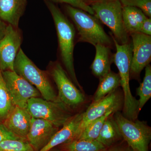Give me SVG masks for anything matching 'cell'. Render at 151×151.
I'll use <instances>...</instances> for the list:
<instances>
[{"mask_svg":"<svg viewBox=\"0 0 151 151\" xmlns=\"http://www.w3.org/2000/svg\"><path fill=\"white\" fill-rule=\"evenodd\" d=\"M2 74L14 106L27 108L30 99L41 96L35 87L14 71H2Z\"/></svg>","mask_w":151,"mask_h":151,"instance_id":"9c48e42d","label":"cell"},{"mask_svg":"<svg viewBox=\"0 0 151 151\" xmlns=\"http://www.w3.org/2000/svg\"><path fill=\"white\" fill-rule=\"evenodd\" d=\"M122 5L139 9L147 17L151 18V0H120Z\"/></svg>","mask_w":151,"mask_h":151,"instance_id":"484cf974","label":"cell"},{"mask_svg":"<svg viewBox=\"0 0 151 151\" xmlns=\"http://www.w3.org/2000/svg\"><path fill=\"white\" fill-rule=\"evenodd\" d=\"M58 130L59 128L48 121L32 117L27 141L35 151H40L48 144Z\"/></svg>","mask_w":151,"mask_h":151,"instance_id":"4fadbf2b","label":"cell"},{"mask_svg":"<svg viewBox=\"0 0 151 151\" xmlns=\"http://www.w3.org/2000/svg\"><path fill=\"white\" fill-rule=\"evenodd\" d=\"M32 119L27 108L14 105L3 123L10 132L22 139L27 140Z\"/></svg>","mask_w":151,"mask_h":151,"instance_id":"5bb4252c","label":"cell"},{"mask_svg":"<svg viewBox=\"0 0 151 151\" xmlns=\"http://www.w3.org/2000/svg\"><path fill=\"white\" fill-rule=\"evenodd\" d=\"M27 0H0V17L7 24L18 27Z\"/></svg>","mask_w":151,"mask_h":151,"instance_id":"9a60e30c","label":"cell"},{"mask_svg":"<svg viewBox=\"0 0 151 151\" xmlns=\"http://www.w3.org/2000/svg\"><path fill=\"white\" fill-rule=\"evenodd\" d=\"M63 145L62 151H105L107 148L97 140H74Z\"/></svg>","mask_w":151,"mask_h":151,"instance_id":"44dd1931","label":"cell"},{"mask_svg":"<svg viewBox=\"0 0 151 151\" xmlns=\"http://www.w3.org/2000/svg\"><path fill=\"white\" fill-rule=\"evenodd\" d=\"M48 151H61L59 150H56V149H54V148L51 149V150H50Z\"/></svg>","mask_w":151,"mask_h":151,"instance_id":"d6a6232c","label":"cell"},{"mask_svg":"<svg viewBox=\"0 0 151 151\" xmlns=\"http://www.w3.org/2000/svg\"><path fill=\"white\" fill-rule=\"evenodd\" d=\"M113 114H111L105 120L100 134L96 139L106 148L111 147L122 138Z\"/></svg>","mask_w":151,"mask_h":151,"instance_id":"d6986e66","label":"cell"},{"mask_svg":"<svg viewBox=\"0 0 151 151\" xmlns=\"http://www.w3.org/2000/svg\"><path fill=\"white\" fill-rule=\"evenodd\" d=\"M122 16L124 27L130 35L140 32L143 22L147 17L139 9L128 6H123Z\"/></svg>","mask_w":151,"mask_h":151,"instance_id":"ac0fdd59","label":"cell"},{"mask_svg":"<svg viewBox=\"0 0 151 151\" xmlns=\"http://www.w3.org/2000/svg\"><path fill=\"white\" fill-rule=\"evenodd\" d=\"M84 1H89L91 2L92 3L96 2L99 1H101V0H84Z\"/></svg>","mask_w":151,"mask_h":151,"instance_id":"1f68e13d","label":"cell"},{"mask_svg":"<svg viewBox=\"0 0 151 151\" xmlns=\"http://www.w3.org/2000/svg\"><path fill=\"white\" fill-rule=\"evenodd\" d=\"M82 113L73 115L61 129L55 134L47 145L40 151H48L59 145L73 140L78 124L82 118Z\"/></svg>","mask_w":151,"mask_h":151,"instance_id":"2e32d148","label":"cell"},{"mask_svg":"<svg viewBox=\"0 0 151 151\" xmlns=\"http://www.w3.org/2000/svg\"><path fill=\"white\" fill-rule=\"evenodd\" d=\"M49 70V73L58 89L57 95L60 103L71 111L84 104L85 102L84 94L68 77L67 72L59 62H52Z\"/></svg>","mask_w":151,"mask_h":151,"instance_id":"8992f818","label":"cell"},{"mask_svg":"<svg viewBox=\"0 0 151 151\" xmlns=\"http://www.w3.org/2000/svg\"><path fill=\"white\" fill-rule=\"evenodd\" d=\"M94 47L96 53L90 68L93 74L100 79L111 71L113 56L109 47L102 44H97Z\"/></svg>","mask_w":151,"mask_h":151,"instance_id":"e0dca14e","label":"cell"},{"mask_svg":"<svg viewBox=\"0 0 151 151\" xmlns=\"http://www.w3.org/2000/svg\"><path fill=\"white\" fill-rule=\"evenodd\" d=\"M132 55L130 75L139 76L151 60V36L139 32L131 35Z\"/></svg>","mask_w":151,"mask_h":151,"instance_id":"7c38bea8","label":"cell"},{"mask_svg":"<svg viewBox=\"0 0 151 151\" xmlns=\"http://www.w3.org/2000/svg\"><path fill=\"white\" fill-rule=\"evenodd\" d=\"M7 25L3 21L0 17V40L4 35Z\"/></svg>","mask_w":151,"mask_h":151,"instance_id":"f546056e","label":"cell"},{"mask_svg":"<svg viewBox=\"0 0 151 151\" xmlns=\"http://www.w3.org/2000/svg\"><path fill=\"white\" fill-rule=\"evenodd\" d=\"M45 1L51 2L65 3L67 5L81 9L87 12L90 14L94 15V11L90 5L87 4L84 0H45Z\"/></svg>","mask_w":151,"mask_h":151,"instance_id":"4316f807","label":"cell"},{"mask_svg":"<svg viewBox=\"0 0 151 151\" xmlns=\"http://www.w3.org/2000/svg\"><path fill=\"white\" fill-rule=\"evenodd\" d=\"M18 139L23 140L10 132L4 123L0 122V143L6 140Z\"/></svg>","mask_w":151,"mask_h":151,"instance_id":"83f0119b","label":"cell"},{"mask_svg":"<svg viewBox=\"0 0 151 151\" xmlns=\"http://www.w3.org/2000/svg\"><path fill=\"white\" fill-rule=\"evenodd\" d=\"M65 10L75 24L79 41L88 42L94 46L97 44L112 46L114 43L112 37L105 32L96 17L68 5L65 6Z\"/></svg>","mask_w":151,"mask_h":151,"instance_id":"3957f363","label":"cell"},{"mask_svg":"<svg viewBox=\"0 0 151 151\" xmlns=\"http://www.w3.org/2000/svg\"><path fill=\"white\" fill-rule=\"evenodd\" d=\"M140 33L146 35H151V19L147 17L141 26Z\"/></svg>","mask_w":151,"mask_h":151,"instance_id":"f1b7e54d","label":"cell"},{"mask_svg":"<svg viewBox=\"0 0 151 151\" xmlns=\"http://www.w3.org/2000/svg\"><path fill=\"white\" fill-rule=\"evenodd\" d=\"M122 98L115 90L101 100L92 102L85 112L82 113V118L74 135V140L77 139L83 130L89 124L102 117L108 112L116 113L122 106Z\"/></svg>","mask_w":151,"mask_h":151,"instance_id":"30bf717a","label":"cell"},{"mask_svg":"<svg viewBox=\"0 0 151 151\" xmlns=\"http://www.w3.org/2000/svg\"><path fill=\"white\" fill-rule=\"evenodd\" d=\"M121 86V80L119 73L111 71L105 76L100 78V82L97 91L94 94L93 102L101 100Z\"/></svg>","mask_w":151,"mask_h":151,"instance_id":"ffe728a7","label":"cell"},{"mask_svg":"<svg viewBox=\"0 0 151 151\" xmlns=\"http://www.w3.org/2000/svg\"><path fill=\"white\" fill-rule=\"evenodd\" d=\"M0 151H35L29 143L23 140H6L0 143Z\"/></svg>","mask_w":151,"mask_h":151,"instance_id":"d4e9b609","label":"cell"},{"mask_svg":"<svg viewBox=\"0 0 151 151\" xmlns=\"http://www.w3.org/2000/svg\"><path fill=\"white\" fill-rule=\"evenodd\" d=\"M114 114L113 117L122 138L130 148L133 151H149L151 129L146 122L130 120L119 111Z\"/></svg>","mask_w":151,"mask_h":151,"instance_id":"52a82bcc","label":"cell"},{"mask_svg":"<svg viewBox=\"0 0 151 151\" xmlns=\"http://www.w3.org/2000/svg\"><path fill=\"white\" fill-rule=\"evenodd\" d=\"M90 6L94 16L110 28L113 36L120 44L129 43V35L124 27L122 5L120 0H101Z\"/></svg>","mask_w":151,"mask_h":151,"instance_id":"5b68a950","label":"cell"},{"mask_svg":"<svg viewBox=\"0 0 151 151\" xmlns=\"http://www.w3.org/2000/svg\"><path fill=\"white\" fill-rule=\"evenodd\" d=\"M27 109L32 118L46 120L58 128L64 126L73 116L62 103L40 97L30 99Z\"/></svg>","mask_w":151,"mask_h":151,"instance_id":"ba28073f","label":"cell"},{"mask_svg":"<svg viewBox=\"0 0 151 151\" xmlns=\"http://www.w3.org/2000/svg\"><path fill=\"white\" fill-rule=\"evenodd\" d=\"M45 1L54 21L60 56L66 72L76 86L82 91V87L76 78L73 64L75 28L54 3L48 1Z\"/></svg>","mask_w":151,"mask_h":151,"instance_id":"6da1fadb","label":"cell"},{"mask_svg":"<svg viewBox=\"0 0 151 151\" xmlns=\"http://www.w3.org/2000/svg\"><path fill=\"white\" fill-rule=\"evenodd\" d=\"M18 28L8 24L4 35L0 40V70L14 71V63L22 44Z\"/></svg>","mask_w":151,"mask_h":151,"instance_id":"8fae6325","label":"cell"},{"mask_svg":"<svg viewBox=\"0 0 151 151\" xmlns=\"http://www.w3.org/2000/svg\"><path fill=\"white\" fill-rule=\"evenodd\" d=\"M137 95L139 97L138 108L141 111L151 97V67L150 64L145 67V73L143 81L137 89Z\"/></svg>","mask_w":151,"mask_h":151,"instance_id":"603a6c76","label":"cell"},{"mask_svg":"<svg viewBox=\"0 0 151 151\" xmlns=\"http://www.w3.org/2000/svg\"><path fill=\"white\" fill-rule=\"evenodd\" d=\"M105 151H133L130 148L122 147H116L110 149L106 150Z\"/></svg>","mask_w":151,"mask_h":151,"instance_id":"4dcf8cb0","label":"cell"},{"mask_svg":"<svg viewBox=\"0 0 151 151\" xmlns=\"http://www.w3.org/2000/svg\"><path fill=\"white\" fill-rule=\"evenodd\" d=\"M116 47L113 61L118 68L121 80V86L124 92V108L123 115L132 121L137 120L139 113L138 101L133 97L129 85L130 69L132 63V48L131 43L120 44L111 35Z\"/></svg>","mask_w":151,"mask_h":151,"instance_id":"7a4b0ae2","label":"cell"},{"mask_svg":"<svg viewBox=\"0 0 151 151\" xmlns=\"http://www.w3.org/2000/svg\"><path fill=\"white\" fill-rule=\"evenodd\" d=\"M14 106L0 70V122L4 121Z\"/></svg>","mask_w":151,"mask_h":151,"instance_id":"cb8c5ba5","label":"cell"},{"mask_svg":"<svg viewBox=\"0 0 151 151\" xmlns=\"http://www.w3.org/2000/svg\"><path fill=\"white\" fill-rule=\"evenodd\" d=\"M14 71L33 85L43 99L59 102L48 74L40 70L20 48L14 63Z\"/></svg>","mask_w":151,"mask_h":151,"instance_id":"277c9868","label":"cell"},{"mask_svg":"<svg viewBox=\"0 0 151 151\" xmlns=\"http://www.w3.org/2000/svg\"><path fill=\"white\" fill-rule=\"evenodd\" d=\"M114 112H108L104 116L97 119L89 124L81 132L77 139L86 140L88 141H95L100 134L104 122L106 119Z\"/></svg>","mask_w":151,"mask_h":151,"instance_id":"7402d4cb","label":"cell"}]
</instances>
